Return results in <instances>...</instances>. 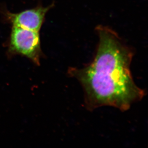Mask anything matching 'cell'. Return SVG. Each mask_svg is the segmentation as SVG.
<instances>
[{
    "label": "cell",
    "mask_w": 148,
    "mask_h": 148,
    "mask_svg": "<svg viewBox=\"0 0 148 148\" xmlns=\"http://www.w3.org/2000/svg\"><path fill=\"white\" fill-rule=\"evenodd\" d=\"M99 34V45L94 60L83 68L70 69L69 74L82 85L85 103L90 109L110 106L127 110L145 95L131 74L132 52L114 33L101 29Z\"/></svg>",
    "instance_id": "cell-1"
},
{
    "label": "cell",
    "mask_w": 148,
    "mask_h": 148,
    "mask_svg": "<svg viewBox=\"0 0 148 148\" xmlns=\"http://www.w3.org/2000/svg\"><path fill=\"white\" fill-rule=\"evenodd\" d=\"M8 46L10 54L24 56L40 64L42 53L39 32L13 26Z\"/></svg>",
    "instance_id": "cell-2"
},
{
    "label": "cell",
    "mask_w": 148,
    "mask_h": 148,
    "mask_svg": "<svg viewBox=\"0 0 148 148\" xmlns=\"http://www.w3.org/2000/svg\"><path fill=\"white\" fill-rule=\"evenodd\" d=\"M50 8V6H39L18 13L8 12L6 16L13 26L39 32L45 15Z\"/></svg>",
    "instance_id": "cell-3"
}]
</instances>
